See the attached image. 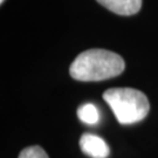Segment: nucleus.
Here are the masks:
<instances>
[{
    "instance_id": "nucleus-4",
    "label": "nucleus",
    "mask_w": 158,
    "mask_h": 158,
    "mask_svg": "<svg viewBox=\"0 0 158 158\" xmlns=\"http://www.w3.org/2000/svg\"><path fill=\"white\" fill-rule=\"evenodd\" d=\"M97 2L118 15H134L142 7V0H97Z\"/></svg>"
},
{
    "instance_id": "nucleus-2",
    "label": "nucleus",
    "mask_w": 158,
    "mask_h": 158,
    "mask_svg": "<svg viewBox=\"0 0 158 158\" xmlns=\"http://www.w3.org/2000/svg\"><path fill=\"white\" fill-rule=\"evenodd\" d=\"M103 98L121 124L137 123L150 110L148 97L134 88H111L103 93Z\"/></svg>"
},
{
    "instance_id": "nucleus-6",
    "label": "nucleus",
    "mask_w": 158,
    "mask_h": 158,
    "mask_svg": "<svg viewBox=\"0 0 158 158\" xmlns=\"http://www.w3.org/2000/svg\"><path fill=\"white\" fill-rule=\"evenodd\" d=\"M19 158H48V155L39 145H32L25 148L19 155Z\"/></svg>"
},
{
    "instance_id": "nucleus-7",
    "label": "nucleus",
    "mask_w": 158,
    "mask_h": 158,
    "mask_svg": "<svg viewBox=\"0 0 158 158\" xmlns=\"http://www.w3.org/2000/svg\"><path fill=\"white\" fill-rule=\"evenodd\" d=\"M4 1H5V0H0V2H1V4H2V2H4Z\"/></svg>"
},
{
    "instance_id": "nucleus-5",
    "label": "nucleus",
    "mask_w": 158,
    "mask_h": 158,
    "mask_svg": "<svg viewBox=\"0 0 158 158\" xmlns=\"http://www.w3.org/2000/svg\"><path fill=\"white\" fill-rule=\"evenodd\" d=\"M77 116H79L80 121L89 125L96 124L100 121L98 110L93 103H85V104L80 106L77 109Z\"/></svg>"
},
{
    "instance_id": "nucleus-3",
    "label": "nucleus",
    "mask_w": 158,
    "mask_h": 158,
    "mask_svg": "<svg viewBox=\"0 0 158 158\" xmlns=\"http://www.w3.org/2000/svg\"><path fill=\"white\" fill-rule=\"evenodd\" d=\"M80 148L85 156L91 158H107L109 156V147L106 141L93 134H83L80 138Z\"/></svg>"
},
{
    "instance_id": "nucleus-1",
    "label": "nucleus",
    "mask_w": 158,
    "mask_h": 158,
    "mask_svg": "<svg viewBox=\"0 0 158 158\" xmlns=\"http://www.w3.org/2000/svg\"><path fill=\"white\" fill-rule=\"evenodd\" d=\"M123 57L111 51L88 49L79 54L69 67L73 79L83 82L113 79L123 73Z\"/></svg>"
}]
</instances>
